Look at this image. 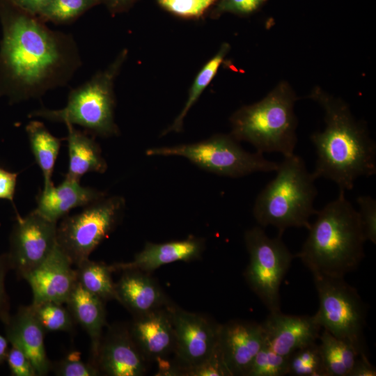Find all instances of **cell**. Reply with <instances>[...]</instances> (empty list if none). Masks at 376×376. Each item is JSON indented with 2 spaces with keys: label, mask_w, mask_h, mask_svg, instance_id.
Segmentation results:
<instances>
[{
  "label": "cell",
  "mask_w": 376,
  "mask_h": 376,
  "mask_svg": "<svg viewBox=\"0 0 376 376\" xmlns=\"http://www.w3.org/2000/svg\"><path fill=\"white\" fill-rule=\"evenodd\" d=\"M315 220L299 258L312 273L344 277L359 266L366 241L357 210L340 191L336 198L317 210Z\"/></svg>",
  "instance_id": "3957f363"
},
{
  "label": "cell",
  "mask_w": 376,
  "mask_h": 376,
  "mask_svg": "<svg viewBox=\"0 0 376 376\" xmlns=\"http://www.w3.org/2000/svg\"><path fill=\"white\" fill-rule=\"evenodd\" d=\"M8 342L6 338L0 335V365L6 360L8 350Z\"/></svg>",
  "instance_id": "b9f144b4"
},
{
  "label": "cell",
  "mask_w": 376,
  "mask_h": 376,
  "mask_svg": "<svg viewBox=\"0 0 376 376\" xmlns=\"http://www.w3.org/2000/svg\"><path fill=\"white\" fill-rule=\"evenodd\" d=\"M215 0H157L167 10L184 17L201 15Z\"/></svg>",
  "instance_id": "836d02e7"
},
{
  "label": "cell",
  "mask_w": 376,
  "mask_h": 376,
  "mask_svg": "<svg viewBox=\"0 0 376 376\" xmlns=\"http://www.w3.org/2000/svg\"><path fill=\"white\" fill-rule=\"evenodd\" d=\"M376 368L370 363L366 353L360 354L349 374V376H375Z\"/></svg>",
  "instance_id": "ab89813d"
},
{
  "label": "cell",
  "mask_w": 376,
  "mask_h": 376,
  "mask_svg": "<svg viewBox=\"0 0 376 376\" xmlns=\"http://www.w3.org/2000/svg\"><path fill=\"white\" fill-rule=\"evenodd\" d=\"M357 210L366 241L376 244V200L368 195L357 198Z\"/></svg>",
  "instance_id": "d6a6232c"
},
{
  "label": "cell",
  "mask_w": 376,
  "mask_h": 376,
  "mask_svg": "<svg viewBox=\"0 0 376 376\" xmlns=\"http://www.w3.org/2000/svg\"><path fill=\"white\" fill-rule=\"evenodd\" d=\"M288 375L327 376L316 342L297 350L288 357Z\"/></svg>",
  "instance_id": "f1b7e54d"
},
{
  "label": "cell",
  "mask_w": 376,
  "mask_h": 376,
  "mask_svg": "<svg viewBox=\"0 0 376 376\" xmlns=\"http://www.w3.org/2000/svg\"><path fill=\"white\" fill-rule=\"evenodd\" d=\"M80 352L73 351L62 359L52 362L51 370L57 376H97L100 373L96 366L84 361Z\"/></svg>",
  "instance_id": "1f68e13d"
},
{
  "label": "cell",
  "mask_w": 376,
  "mask_h": 376,
  "mask_svg": "<svg viewBox=\"0 0 376 376\" xmlns=\"http://www.w3.org/2000/svg\"><path fill=\"white\" fill-rule=\"evenodd\" d=\"M105 196L103 191L82 186L80 180L65 177L59 185L53 184L42 189L37 196L35 210L48 220L57 222L72 209L84 207Z\"/></svg>",
  "instance_id": "d6986e66"
},
{
  "label": "cell",
  "mask_w": 376,
  "mask_h": 376,
  "mask_svg": "<svg viewBox=\"0 0 376 376\" xmlns=\"http://www.w3.org/2000/svg\"><path fill=\"white\" fill-rule=\"evenodd\" d=\"M6 361L12 375L38 376L28 357L16 346H11L8 350Z\"/></svg>",
  "instance_id": "d590c367"
},
{
  "label": "cell",
  "mask_w": 376,
  "mask_h": 376,
  "mask_svg": "<svg viewBox=\"0 0 376 376\" xmlns=\"http://www.w3.org/2000/svg\"><path fill=\"white\" fill-rule=\"evenodd\" d=\"M203 249V240L196 237L165 243L147 242L132 261L114 263L111 267L113 272L139 269L148 272L169 263L196 259Z\"/></svg>",
  "instance_id": "ffe728a7"
},
{
  "label": "cell",
  "mask_w": 376,
  "mask_h": 376,
  "mask_svg": "<svg viewBox=\"0 0 376 376\" xmlns=\"http://www.w3.org/2000/svg\"><path fill=\"white\" fill-rule=\"evenodd\" d=\"M63 304L43 301L31 304L33 313L45 332L67 331L74 329V321L67 307Z\"/></svg>",
  "instance_id": "f546056e"
},
{
  "label": "cell",
  "mask_w": 376,
  "mask_h": 376,
  "mask_svg": "<svg viewBox=\"0 0 376 376\" xmlns=\"http://www.w3.org/2000/svg\"><path fill=\"white\" fill-rule=\"evenodd\" d=\"M0 97L15 104L65 86L82 65L74 37L0 0Z\"/></svg>",
  "instance_id": "6da1fadb"
},
{
  "label": "cell",
  "mask_w": 376,
  "mask_h": 376,
  "mask_svg": "<svg viewBox=\"0 0 376 376\" xmlns=\"http://www.w3.org/2000/svg\"><path fill=\"white\" fill-rule=\"evenodd\" d=\"M10 269L7 253L0 255V320L5 323L8 319L9 301L5 290V276Z\"/></svg>",
  "instance_id": "8d00e7d4"
},
{
  "label": "cell",
  "mask_w": 376,
  "mask_h": 376,
  "mask_svg": "<svg viewBox=\"0 0 376 376\" xmlns=\"http://www.w3.org/2000/svg\"><path fill=\"white\" fill-rule=\"evenodd\" d=\"M295 100L291 88L281 83L260 101L242 107L233 116L231 136L251 143L262 154H293L297 141Z\"/></svg>",
  "instance_id": "5b68a950"
},
{
  "label": "cell",
  "mask_w": 376,
  "mask_h": 376,
  "mask_svg": "<svg viewBox=\"0 0 376 376\" xmlns=\"http://www.w3.org/2000/svg\"><path fill=\"white\" fill-rule=\"evenodd\" d=\"M69 164L65 177L80 180L87 173H103L107 164L102 155L99 144L87 132H81L72 125H65Z\"/></svg>",
  "instance_id": "603a6c76"
},
{
  "label": "cell",
  "mask_w": 376,
  "mask_h": 376,
  "mask_svg": "<svg viewBox=\"0 0 376 376\" xmlns=\"http://www.w3.org/2000/svg\"><path fill=\"white\" fill-rule=\"evenodd\" d=\"M101 1V0H100ZM113 9H119L127 4L131 0H106Z\"/></svg>",
  "instance_id": "7bdbcfd3"
},
{
  "label": "cell",
  "mask_w": 376,
  "mask_h": 376,
  "mask_svg": "<svg viewBox=\"0 0 376 376\" xmlns=\"http://www.w3.org/2000/svg\"><path fill=\"white\" fill-rule=\"evenodd\" d=\"M288 357L274 352L266 345L255 356L246 376H282L288 375Z\"/></svg>",
  "instance_id": "4dcf8cb0"
},
{
  "label": "cell",
  "mask_w": 376,
  "mask_h": 376,
  "mask_svg": "<svg viewBox=\"0 0 376 376\" xmlns=\"http://www.w3.org/2000/svg\"><path fill=\"white\" fill-rule=\"evenodd\" d=\"M264 345L260 323L231 320L219 327L218 346L231 376H246L255 356Z\"/></svg>",
  "instance_id": "5bb4252c"
},
{
  "label": "cell",
  "mask_w": 376,
  "mask_h": 376,
  "mask_svg": "<svg viewBox=\"0 0 376 376\" xmlns=\"http://www.w3.org/2000/svg\"><path fill=\"white\" fill-rule=\"evenodd\" d=\"M115 283L116 300L134 316L166 306V298L156 281L145 272L123 270Z\"/></svg>",
  "instance_id": "44dd1931"
},
{
  "label": "cell",
  "mask_w": 376,
  "mask_h": 376,
  "mask_svg": "<svg viewBox=\"0 0 376 376\" xmlns=\"http://www.w3.org/2000/svg\"><path fill=\"white\" fill-rule=\"evenodd\" d=\"M22 10L38 16L51 0H9Z\"/></svg>",
  "instance_id": "60d3db41"
},
{
  "label": "cell",
  "mask_w": 376,
  "mask_h": 376,
  "mask_svg": "<svg viewBox=\"0 0 376 376\" xmlns=\"http://www.w3.org/2000/svg\"><path fill=\"white\" fill-rule=\"evenodd\" d=\"M311 97L324 109L326 123L323 131L311 136L317 156L312 173L316 179L334 182L340 191L351 190L359 178L375 174V143L343 101L319 88Z\"/></svg>",
  "instance_id": "7a4b0ae2"
},
{
  "label": "cell",
  "mask_w": 376,
  "mask_h": 376,
  "mask_svg": "<svg viewBox=\"0 0 376 376\" xmlns=\"http://www.w3.org/2000/svg\"><path fill=\"white\" fill-rule=\"evenodd\" d=\"M260 324L265 345L285 357L315 343L322 329L315 315H286L281 311L269 313Z\"/></svg>",
  "instance_id": "2e32d148"
},
{
  "label": "cell",
  "mask_w": 376,
  "mask_h": 376,
  "mask_svg": "<svg viewBox=\"0 0 376 376\" xmlns=\"http://www.w3.org/2000/svg\"><path fill=\"white\" fill-rule=\"evenodd\" d=\"M312 275L319 298V308L314 315L318 323L360 354L366 353L363 335L366 310L357 289L344 277Z\"/></svg>",
  "instance_id": "ba28073f"
},
{
  "label": "cell",
  "mask_w": 376,
  "mask_h": 376,
  "mask_svg": "<svg viewBox=\"0 0 376 376\" xmlns=\"http://www.w3.org/2000/svg\"><path fill=\"white\" fill-rule=\"evenodd\" d=\"M75 269L77 282L84 289L104 301L116 300L111 265L88 258L77 265Z\"/></svg>",
  "instance_id": "484cf974"
},
{
  "label": "cell",
  "mask_w": 376,
  "mask_h": 376,
  "mask_svg": "<svg viewBox=\"0 0 376 376\" xmlns=\"http://www.w3.org/2000/svg\"><path fill=\"white\" fill-rule=\"evenodd\" d=\"M244 240L249 255L246 281L269 313L281 311L280 286L295 256L281 235L269 237L262 226L247 230Z\"/></svg>",
  "instance_id": "30bf717a"
},
{
  "label": "cell",
  "mask_w": 376,
  "mask_h": 376,
  "mask_svg": "<svg viewBox=\"0 0 376 376\" xmlns=\"http://www.w3.org/2000/svg\"><path fill=\"white\" fill-rule=\"evenodd\" d=\"M6 338L11 345L22 350L33 366L38 376L48 375L52 361L46 353V333L36 318L31 305L20 306L4 323Z\"/></svg>",
  "instance_id": "e0dca14e"
},
{
  "label": "cell",
  "mask_w": 376,
  "mask_h": 376,
  "mask_svg": "<svg viewBox=\"0 0 376 376\" xmlns=\"http://www.w3.org/2000/svg\"><path fill=\"white\" fill-rule=\"evenodd\" d=\"M175 335L177 359L183 370L194 367L209 358L218 345L219 325L205 317L168 304Z\"/></svg>",
  "instance_id": "7c38bea8"
},
{
  "label": "cell",
  "mask_w": 376,
  "mask_h": 376,
  "mask_svg": "<svg viewBox=\"0 0 376 376\" xmlns=\"http://www.w3.org/2000/svg\"><path fill=\"white\" fill-rule=\"evenodd\" d=\"M145 361L129 328L113 325L102 336L94 364L106 375L141 376L146 372Z\"/></svg>",
  "instance_id": "9a60e30c"
},
{
  "label": "cell",
  "mask_w": 376,
  "mask_h": 376,
  "mask_svg": "<svg viewBox=\"0 0 376 376\" xmlns=\"http://www.w3.org/2000/svg\"><path fill=\"white\" fill-rule=\"evenodd\" d=\"M17 175L0 167V199L10 201L13 206Z\"/></svg>",
  "instance_id": "f35d334b"
},
{
  "label": "cell",
  "mask_w": 376,
  "mask_h": 376,
  "mask_svg": "<svg viewBox=\"0 0 376 376\" xmlns=\"http://www.w3.org/2000/svg\"><path fill=\"white\" fill-rule=\"evenodd\" d=\"M24 279L31 288L32 304H65L77 283V274L71 260L56 244L47 258Z\"/></svg>",
  "instance_id": "4fadbf2b"
},
{
  "label": "cell",
  "mask_w": 376,
  "mask_h": 376,
  "mask_svg": "<svg viewBox=\"0 0 376 376\" xmlns=\"http://www.w3.org/2000/svg\"><path fill=\"white\" fill-rule=\"evenodd\" d=\"M125 50L104 70L97 72L83 84L69 93L66 105L60 109L42 107L29 118H42L65 125H77L100 136L118 134L114 121L113 81L126 58Z\"/></svg>",
  "instance_id": "8992f818"
},
{
  "label": "cell",
  "mask_w": 376,
  "mask_h": 376,
  "mask_svg": "<svg viewBox=\"0 0 376 376\" xmlns=\"http://www.w3.org/2000/svg\"><path fill=\"white\" fill-rule=\"evenodd\" d=\"M125 206L121 196H106L85 207L79 213L65 216L57 226L56 243L73 265L90 254L115 228Z\"/></svg>",
  "instance_id": "9c48e42d"
},
{
  "label": "cell",
  "mask_w": 376,
  "mask_h": 376,
  "mask_svg": "<svg viewBox=\"0 0 376 376\" xmlns=\"http://www.w3.org/2000/svg\"><path fill=\"white\" fill-rule=\"evenodd\" d=\"M181 375L188 376H231L224 362L218 345L209 358L194 367L183 370Z\"/></svg>",
  "instance_id": "e575fe53"
},
{
  "label": "cell",
  "mask_w": 376,
  "mask_h": 376,
  "mask_svg": "<svg viewBox=\"0 0 376 376\" xmlns=\"http://www.w3.org/2000/svg\"><path fill=\"white\" fill-rule=\"evenodd\" d=\"M265 0H221L219 4L221 11L249 13L256 10Z\"/></svg>",
  "instance_id": "74e56055"
},
{
  "label": "cell",
  "mask_w": 376,
  "mask_h": 376,
  "mask_svg": "<svg viewBox=\"0 0 376 376\" xmlns=\"http://www.w3.org/2000/svg\"><path fill=\"white\" fill-rule=\"evenodd\" d=\"M100 2V0H51L38 17L45 22L68 24Z\"/></svg>",
  "instance_id": "83f0119b"
},
{
  "label": "cell",
  "mask_w": 376,
  "mask_h": 376,
  "mask_svg": "<svg viewBox=\"0 0 376 376\" xmlns=\"http://www.w3.org/2000/svg\"><path fill=\"white\" fill-rule=\"evenodd\" d=\"M146 153L148 156L182 157L203 170L230 178L275 171L279 164L268 160L262 153L246 151L238 141L225 134L198 143L151 148Z\"/></svg>",
  "instance_id": "52a82bcc"
},
{
  "label": "cell",
  "mask_w": 376,
  "mask_h": 376,
  "mask_svg": "<svg viewBox=\"0 0 376 376\" xmlns=\"http://www.w3.org/2000/svg\"><path fill=\"white\" fill-rule=\"evenodd\" d=\"M319 347L327 376H349L359 352L326 329L320 334ZM362 354V353H361Z\"/></svg>",
  "instance_id": "d4e9b609"
},
{
  "label": "cell",
  "mask_w": 376,
  "mask_h": 376,
  "mask_svg": "<svg viewBox=\"0 0 376 376\" xmlns=\"http://www.w3.org/2000/svg\"><path fill=\"white\" fill-rule=\"evenodd\" d=\"M129 329L146 360L162 359L174 351V331L166 308L135 316Z\"/></svg>",
  "instance_id": "ac0fdd59"
},
{
  "label": "cell",
  "mask_w": 376,
  "mask_h": 376,
  "mask_svg": "<svg viewBox=\"0 0 376 376\" xmlns=\"http://www.w3.org/2000/svg\"><path fill=\"white\" fill-rule=\"evenodd\" d=\"M275 172V177L256 198L255 219L260 226H274L280 235L291 227L308 229L310 218L317 212L314 201L318 190L313 173L295 153L283 156Z\"/></svg>",
  "instance_id": "277c9868"
},
{
  "label": "cell",
  "mask_w": 376,
  "mask_h": 376,
  "mask_svg": "<svg viewBox=\"0 0 376 376\" xmlns=\"http://www.w3.org/2000/svg\"><path fill=\"white\" fill-rule=\"evenodd\" d=\"M104 301L84 289L77 282L65 304L75 323L86 331L91 340V362L94 364L106 325Z\"/></svg>",
  "instance_id": "7402d4cb"
},
{
  "label": "cell",
  "mask_w": 376,
  "mask_h": 376,
  "mask_svg": "<svg viewBox=\"0 0 376 376\" xmlns=\"http://www.w3.org/2000/svg\"><path fill=\"white\" fill-rule=\"evenodd\" d=\"M16 213L7 254L10 269L24 279L47 258L57 244V222L48 220L35 210L24 217Z\"/></svg>",
  "instance_id": "8fae6325"
},
{
  "label": "cell",
  "mask_w": 376,
  "mask_h": 376,
  "mask_svg": "<svg viewBox=\"0 0 376 376\" xmlns=\"http://www.w3.org/2000/svg\"><path fill=\"white\" fill-rule=\"evenodd\" d=\"M31 150L44 178V187L53 185L52 173L59 153L61 139L54 136L44 123L38 120L30 121L25 127Z\"/></svg>",
  "instance_id": "cb8c5ba5"
},
{
  "label": "cell",
  "mask_w": 376,
  "mask_h": 376,
  "mask_svg": "<svg viewBox=\"0 0 376 376\" xmlns=\"http://www.w3.org/2000/svg\"><path fill=\"white\" fill-rule=\"evenodd\" d=\"M228 50V44H223L217 54L201 70L191 86L187 100L183 109L175 119L173 124L164 132V134L173 131L178 132L181 130L185 117L216 75Z\"/></svg>",
  "instance_id": "4316f807"
}]
</instances>
